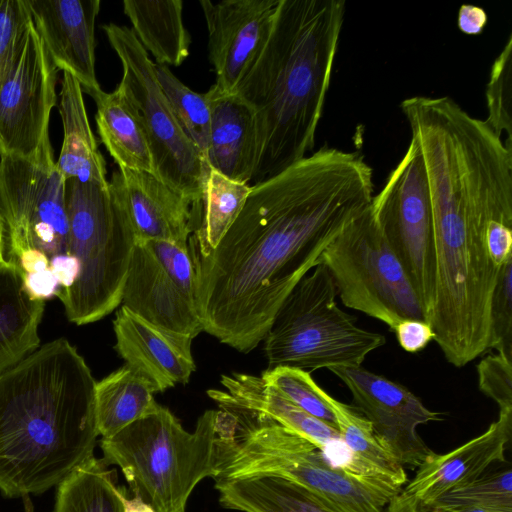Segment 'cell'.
<instances>
[{
	"instance_id": "f546056e",
	"label": "cell",
	"mask_w": 512,
	"mask_h": 512,
	"mask_svg": "<svg viewBox=\"0 0 512 512\" xmlns=\"http://www.w3.org/2000/svg\"><path fill=\"white\" fill-rule=\"evenodd\" d=\"M220 504L242 512H337L306 488L276 477L215 482Z\"/></svg>"
},
{
	"instance_id": "e575fe53",
	"label": "cell",
	"mask_w": 512,
	"mask_h": 512,
	"mask_svg": "<svg viewBox=\"0 0 512 512\" xmlns=\"http://www.w3.org/2000/svg\"><path fill=\"white\" fill-rule=\"evenodd\" d=\"M264 382L314 417L337 428L335 416L310 373L292 367H275L262 373Z\"/></svg>"
},
{
	"instance_id": "52a82bcc",
	"label": "cell",
	"mask_w": 512,
	"mask_h": 512,
	"mask_svg": "<svg viewBox=\"0 0 512 512\" xmlns=\"http://www.w3.org/2000/svg\"><path fill=\"white\" fill-rule=\"evenodd\" d=\"M68 252L79 263L69 288L56 292L69 321L96 322L117 308L135 246L127 216L109 187L65 181Z\"/></svg>"
},
{
	"instance_id": "d4e9b609",
	"label": "cell",
	"mask_w": 512,
	"mask_h": 512,
	"mask_svg": "<svg viewBox=\"0 0 512 512\" xmlns=\"http://www.w3.org/2000/svg\"><path fill=\"white\" fill-rule=\"evenodd\" d=\"M21 267L0 266V373L39 348L45 301L32 300L23 286Z\"/></svg>"
},
{
	"instance_id": "8fae6325",
	"label": "cell",
	"mask_w": 512,
	"mask_h": 512,
	"mask_svg": "<svg viewBox=\"0 0 512 512\" xmlns=\"http://www.w3.org/2000/svg\"><path fill=\"white\" fill-rule=\"evenodd\" d=\"M0 239L8 264L19 266L30 248L49 259L67 254L65 179L53 150L31 159L0 152Z\"/></svg>"
},
{
	"instance_id": "bcb514c9",
	"label": "cell",
	"mask_w": 512,
	"mask_h": 512,
	"mask_svg": "<svg viewBox=\"0 0 512 512\" xmlns=\"http://www.w3.org/2000/svg\"><path fill=\"white\" fill-rule=\"evenodd\" d=\"M4 263L3 257H2V249H1V239H0V266Z\"/></svg>"
},
{
	"instance_id": "5b68a950",
	"label": "cell",
	"mask_w": 512,
	"mask_h": 512,
	"mask_svg": "<svg viewBox=\"0 0 512 512\" xmlns=\"http://www.w3.org/2000/svg\"><path fill=\"white\" fill-rule=\"evenodd\" d=\"M208 396L225 411L215 482L276 477L296 483L337 512H385L389 500L360 478L333 466L316 445L267 416Z\"/></svg>"
},
{
	"instance_id": "7bdbcfd3",
	"label": "cell",
	"mask_w": 512,
	"mask_h": 512,
	"mask_svg": "<svg viewBox=\"0 0 512 512\" xmlns=\"http://www.w3.org/2000/svg\"><path fill=\"white\" fill-rule=\"evenodd\" d=\"M19 266L24 273H38L49 269L50 259L40 250L30 248L21 254Z\"/></svg>"
},
{
	"instance_id": "4fadbf2b",
	"label": "cell",
	"mask_w": 512,
	"mask_h": 512,
	"mask_svg": "<svg viewBox=\"0 0 512 512\" xmlns=\"http://www.w3.org/2000/svg\"><path fill=\"white\" fill-rule=\"evenodd\" d=\"M122 305L166 329L195 338L203 331L189 252L162 240L136 241Z\"/></svg>"
},
{
	"instance_id": "f6af8a7d",
	"label": "cell",
	"mask_w": 512,
	"mask_h": 512,
	"mask_svg": "<svg viewBox=\"0 0 512 512\" xmlns=\"http://www.w3.org/2000/svg\"><path fill=\"white\" fill-rule=\"evenodd\" d=\"M440 512H512V509H502L485 506H461L444 509Z\"/></svg>"
},
{
	"instance_id": "5bb4252c",
	"label": "cell",
	"mask_w": 512,
	"mask_h": 512,
	"mask_svg": "<svg viewBox=\"0 0 512 512\" xmlns=\"http://www.w3.org/2000/svg\"><path fill=\"white\" fill-rule=\"evenodd\" d=\"M58 71L32 22L20 58L0 81V152L31 159L53 150L49 122Z\"/></svg>"
},
{
	"instance_id": "7c38bea8",
	"label": "cell",
	"mask_w": 512,
	"mask_h": 512,
	"mask_svg": "<svg viewBox=\"0 0 512 512\" xmlns=\"http://www.w3.org/2000/svg\"><path fill=\"white\" fill-rule=\"evenodd\" d=\"M371 209L428 322L435 295L433 222L425 167L413 140L383 188L373 196Z\"/></svg>"
},
{
	"instance_id": "f1b7e54d",
	"label": "cell",
	"mask_w": 512,
	"mask_h": 512,
	"mask_svg": "<svg viewBox=\"0 0 512 512\" xmlns=\"http://www.w3.org/2000/svg\"><path fill=\"white\" fill-rule=\"evenodd\" d=\"M153 385L125 364L95 386V409L99 435L111 437L125 427L158 410Z\"/></svg>"
},
{
	"instance_id": "44dd1931",
	"label": "cell",
	"mask_w": 512,
	"mask_h": 512,
	"mask_svg": "<svg viewBox=\"0 0 512 512\" xmlns=\"http://www.w3.org/2000/svg\"><path fill=\"white\" fill-rule=\"evenodd\" d=\"M210 107L209 168L236 182L250 185L256 159V131L252 109L237 94L214 84L205 93Z\"/></svg>"
},
{
	"instance_id": "ab89813d",
	"label": "cell",
	"mask_w": 512,
	"mask_h": 512,
	"mask_svg": "<svg viewBox=\"0 0 512 512\" xmlns=\"http://www.w3.org/2000/svg\"><path fill=\"white\" fill-rule=\"evenodd\" d=\"M23 286L28 296L35 301H45L55 296L60 288L50 268L38 273H24Z\"/></svg>"
},
{
	"instance_id": "9a60e30c",
	"label": "cell",
	"mask_w": 512,
	"mask_h": 512,
	"mask_svg": "<svg viewBox=\"0 0 512 512\" xmlns=\"http://www.w3.org/2000/svg\"><path fill=\"white\" fill-rule=\"evenodd\" d=\"M329 370L347 386L377 438L398 463L404 469L417 468L432 451L417 427L439 420V413L429 410L406 387L362 366Z\"/></svg>"
},
{
	"instance_id": "484cf974",
	"label": "cell",
	"mask_w": 512,
	"mask_h": 512,
	"mask_svg": "<svg viewBox=\"0 0 512 512\" xmlns=\"http://www.w3.org/2000/svg\"><path fill=\"white\" fill-rule=\"evenodd\" d=\"M123 10L136 38L157 65L178 67L189 56L190 36L181 0H124Z\"/></svg>"
},
{
	"instance_id": "1f68e13d",
	"label": "cell",
	"mask_w": 512,
	"mask_h": 512,
	"mask_svg": "<svg viewBox=\"0 0 512 512\" xmlns=\"http://www.w3.org/2000/svg\"><path fill=\"white\" fill-rule=\"evenodd\" d=\"M156 77L177 123L205 160L210 132V107L206 94L191 90L168 66L156 64Z\"/></svg>"
},
{
	"instance_id": "d6a6232c",
	"label": "cell",
	"mask_w": 512,
	"mask_h": 512,
	"mask_svg": "<svg viewBox=\"0 0 512 512\" xmlns=\"http://www.w3.org/2000/svg\"><path fill=\"white\" fill-rule=\"evenodd\" d=\"M461 506L512 509V470L510 466L488 472L468 481L441 497L433 512Z\"/></svg>"
},
{
	"instance_id": "74e56055",
	"label": "cell",
	"mask_w": 512,
	"mask_h": 512,
	"mask_svg": "<svg viewBox=\"0 0 512 512\" xmlns=\"http://www.w3.org/2000/svg\"><path fill=\"white\" fill-rule=\"evenodd\" d=\"M479 388L499 406L512 412V358L497 353L483 358L477 366Z\"/></svg>"
},
{
	"instance_id": "ba28073f",
	"label": "cell",
	"mask_w": 512,
	"mask_h": 512,
	"mask_svg": "<svg viewBox=\"0 0 512 512\" xmlns=\"http://www.w3.org/2000/svg\"><path fill=\"white\" fill-rule=\"evenodd\" d=\"M336 288L319 263L291 290L264 338L268 369L292 367H359L366 356L386 343L384 335L358 327L339 308Z\"/></svg>"
},
{
	"instance_id": "cb8c5ba5",
	"label": "cell",
	"mask_w": 512,
	"mask_h": 512,
	"mask_svg": "<svg viewBox=\"0 0 512 512\" xmlns=\"http://www.w3.org/2000/svg\"><path fill=\"white\" fill-rule=\"evenodd\" d=\"M59 113L63 126V141L56 167L66 180L107 186V171L92 132L80 83L63 72Z\"/></svg>"
},
{
	"instance_id": "d6986e66",
	"label": "cell",
	"mask_w": 512,
	"mask_h": 512,
	"mask_svg": "<svg viewBox=\"0 0 512 512\" xmlns=\"http://www.w3.org/2000/svg\"><path fill=\"white\" fill-rule=\"evenodd\" d=\"M115 349L126 364L164 392L187 384L196 365L193 337L155 325L121 305L113 321Z\"/></svg>"
},
{
	"instance_id": "ac0fdd59",
	"label": "cell",
	"mask_w": 512,
	"mask_h": 512,
	"mask_svg": "<svg viewBox=\"0 0 512 512\" xmlns=\"http://www.w3.org/2000/svg\"><path fill=\"white\" fill-rule=\"evenodd\" d=\"M36 30L58 70L70 73L83 93L99 90L95 23L99 0H25Z\"/></svg>"
},
{
	"instance_id": "836d02e7",
	"label": "cell",
	"mask_w": 512,
	"mask_h": 512,
	"mask_svg": "<svg viewBox=\"0 0 512 512\" xmlns=\"http://www.w3.org/2000/svg\"><path fill=\"white\" fill-rule=\"evenodd\" d=\"M488 109L485 123L512 153V35L494 60L485 91ZM503 140V139H502Z\"/></svg>"
},
{
	"instance_id": "e0dca14e",
	"label": "cell",
	"mask_w": 512,
	"mask_h": 512,
	"mask_svg": "<svg viewBox=\"0 0 512 512\" xmlns=\"http://www.w3.org/2000/svg\"><path fill=\"white\" fill-rule=\"evenodd\" d=\"M280 0H201L209 59L222 92L234 94L269 36Z\"/></svg>"
},
{
	"instance_id": "ee69618b",
	"label": "cell",
	"mask_w": 512,
	"mask_h": 512,
	"mask_svg": "<svg viewBox=\"0 0 512 512\" xmlns=\"http://www.w3.org/2000/svg\"><path fill=\"white\" fill-rule=\"evenodd\" d=\"M123 512H155V510L137 497L132 499L126 497Z\"/></svg>"
},
{
	"instance_id": "4316f807",
	"label": "cell",
	"mask_w": 512,
	"mask_h": 512,
	"mask_svg": "<svg viewBox=\"0 0 512 512\" xmlns=\"http://www.w3.org/2000/svg\"><path fill=\"white\" fill-rule=\"evenodd\" d=\"M88 95L96 104L95 119L101 142L118 168L154 174L145 133L123 93L116 88L110 93L99 89Z\"/></svg>"
},
{
	"instance_id": "277c9868",
	"label": "cell",
	"mask_w": 512,
	"mask_h": 512,
	"mask_svg": "<svg viewBox=\"0 0 512 512\" xmlns=\"http://www.w3.org/2000/svg\"><path fill=\"white\" fill-rule=\"evenodd\" d=\"M345 18L343 0H280L269 36L234 94L252 109L250 186L312 151Z\"/></svg>"
},
{
	"instance_id": "7402d4cb",
	"label": "cell",
	"mask_w": 512,
	"mask_h": 512,
	"mask_svg": "<svg viewBox=\"0 0 512 512\" xmlns=\"http://www.w3.org/2000/svg\"><path fill=\"white\" fill-rule=\"evenodd\" d=\"M350 458L346 472L369 484L388 500L407 482L404 468L381 444L371 422L355 408L325 393Z\"/></svg>"
},
{
	"instance_id": "8992f818",
	"label": "cell",
	"mask_w": 512,
	"mask_h": 512,
	"mask_svg": "<svg viewBox=\"0 0 512 512\" xmlns=\"http://www.w3.org/2000/svg\"><path fill=\"white\" fill-rule=\"evenodd\" d=\"M220 410H207L192 432L161 406L117 434L101 438L107 464L120 467L134 497L155 512H185L204 478L216 476Z\"/></svg>"
},
{
	"instance_id": "30bf717a",
	"label": "cell",
	"mask_w": 512,
	"mask_h": 512,
	"mask_svg": "<svg viewBox=\"0 0 512 512\" xmlns=\"http://www.w3.org/2000/svg\"><path fill=\"white\" fill-rule=\"evenodd\" d=\"M122 66L117 88L123 93L145 133L154 166L161 181L198 203L209 166L177 123L156 77V64L127 26H102Z\"/></svg>"
},
{
	"instance_id": "d590c367",
	"label": "cell",
	"mask_w": 512,
	"mask_h": 512,
	"mask_svg": "<svg viewBox=\"0 0 512 512\" xmlns=\"http://www.w3.org/2000/svg\"><path fill=\"white\" fill-rule=\"evenodd\" d=\"M32 22L25 0H0V81L20 58Z\"/></svg>"
},
{
	"instance_id": "3957f363",
	"label": "cell",
	"mask_w": 512,
	"mask_h": 512,
	"mask_svg": "<svg viewBox=\"0 0 512 512\" xmlns=\"http://www.w3.org/2000/svg\"><path fill=\"white\" fill-rule=\"evenodd\" d=\"M96 381L64 338L0 373V491L39 495L94 456Z\"/></svg>"
},
{
	"instance_id": "603a6c76",
	"label": "cell",
	"mask_w": 512,
	"mask_h": 512,
	"mask_svg": "<svg viewBox=\"0 0 512 512\" xmlns=\"http://www.w3.org/2000/svg\"><path fill=\"white\" fill-rule=\"evenodd\" d=\"M220 382L226 389L221 392L227 400L241 408L269 417L321 450L343 444L336 427L304 411L267 385L261 377L234 372L222 375Z\"/></svg>"
},
{
	"instance_id": "2e32d148",
	"label": "cell",
	"mask_w": 512,
	"mask_h": 512,
	"mask_svg": "<svg viewBox=\"0 0 512 512\" xmlns=\"http://www.w3.org/2000/svg\"><path fill=\"white\" fill-rule=\"evenodd\" d=\"M511 432L512 412H499L481 435L445 454L431 451L415 476L389 500L385 512H433L448 492L478 477L493 463L505 462Z\"/></svg>"
},
{
	"instance_id": "60d3db41",
	"label": "cell",
	"mask_w": 512,
	"mask_h": 512,
	"mask_svg": "<svg viewBox=\"0 0 512 512\" xmlns=\"http://www.w3.org/2000/svg\"><path fill=\"white\" fill-rule=\"evenodd\" d=\"M49 268L57 279L60 288L71 287L79 274V263L74 256L69 254L53 256L50 259Z\"/></svg>"
},
{
	"instance_id": "9c48e42d",
	"label": "cell",
	"mask_w": 512,
	"mask_h": 512,
	"mask_svg": "<svg viewBox=\"0 0 512 512\" xmlns=\"http://www.w3.org/2000/svg\"><path fill=\"white\" fill-rule=\"evenodd\" d=\"M319 263L327 268L345 306L384 322L391 330L402 320L426 321L422 304L371 205L326 246Z\"/></svg>"
},
{
	"instance_id": "7a4b0ae2",
	"label": "cell",
	"mask_w": 512,
	"mask_h": 512,
	"mask_svg": "<svg viewBox=\"0 0 512 512\" xmlns=\"http://www.w3.org/2000/svg\"><path fill=\"white\" fill-rule=\"evenodd\" d=\"M432 210L435 295L428 319L446 360L463 367L490 346V305L512 257V160L495 140L435 129L417 141Z\"/></svg>"
},
{
	"instance_id": "b9f144b4",
	"label": "cell",
	"mask_w": 512,
	"mask_h": 512,
	"mask_svg": "<svg viewBox=\"0 0 512 512\" xmlns=\"http://www.w3.org/2000/svg\"><path fill=\"white\" fill-rule=\"evenodd\" d=\"M457 23L463 33L477 35L486 26L487 14L478 6L465 4L459 9Z\"/></svg>"
},
{
	"instance_id": "f35d334b",
	"label": "cell",
	"mask_w": 512,
	"mask_h": 512,
	"mask_svg": "<svg viewBox=\"0 0 512 512\" xmlns=\"http://www.w3.org/2000/svg\"><path fill=\"white\" fill-rule=\"evenodd\" d=\"M393 331L401 348L410 353L423 350L435 338L432 327L424 320H402Z\"/></svg>"
},
{
	"instance_id": "6da1fadb",
	"label": "cell",
	"mask_w": 512,
	"mask_h": 512,
	"mask_svg": "<svg viewBox=\"0 0 512 512\" xmlns=\"http://www.w3.org/2000/svg\"><path fill=\"white\" fill-rule=\"evenodd\" d=\"M372 169L359 152L324 145L251 186L215 249L191 257L203 331L249 353L326 246L373 199Z\"/></svg>"
},
{
	"instance_id": "83f0119b",
	"label": "cell",
	"mask_w": 512,
	"mask_h": 512,
	"mask_svg": "<svg viewBox=\"0 0 512 512\" xmlns=\"http://www.w3.org/2000/svg\"><path fill=\"white\" fill-rule=\"evenodd\" d=\"M250 191L249 184L209 169L202 198L191 206L190 257L205 256L216 248L240 214Z\"/></svg>"
},
{
	"instance_id": "4dcf8cb0",
	"label": "cell",
	"mask_w": 512,
	"mask_h": 512,
	"mask_svg": "<svg viewBox=\"0 0 512 512\" xmlns=\"http://www.w3.org/2000/svg\"><path fill=\"white\" fill-rule=\"evenodd\" d=\"M113 472L104 458L84 461L58 484L54 512H123L125 491Z\"/></svg>"
},
{
	"instance_id": "8d00e7d4",
	"label": "cell",
	"mask_w": 512,
	"mask_h": 512,
	"mask_svg": "<svg viewBox=\"0 0 512 512\" xmlns=\"http://www.w3.org/2000/svg\"><path fill=\"white\" fill-rule=\"evenodd\" d=\"M490 348L512 358V258L501 267L491 299Z\"/></svg>"
},
{
	"instance_id": "ffe728a7",
	"label": "cell",
	"mask_w": 512,
	"mask_h": 512,
	"mask_svg": "<svg viewBox=\"0 0 512 512\" xmlns=\"http://www.w3.org/2000/svg\"><path fill=\"white\" fill-rule=\"evenodd\" d=\"M109 187L121 204L136 241H168L188 250L189 200L146 171L118 168Z\"/></svg>"
}]
</instances>
